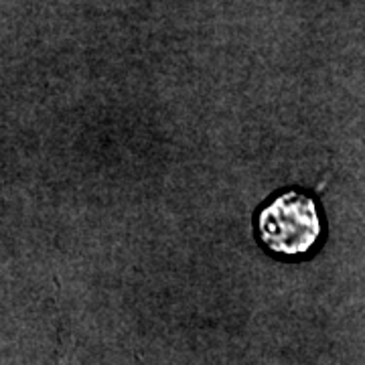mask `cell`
<instances>
[{"instance_id":"obj_1","label":"cell","mask_w":365,"mask_h":365,"mask_svg":"<svg viewBox=\"0 0 365 365\" xmlns=\"http://www.w3.org/2000/svg\"><path fill=\"white\" fill-rule=\"evenodd\" d=\"M258 234L266 248L280 256H302L317 246L323 222L313 197L284 191L258 215Z\"/></svg>"},{"instance_id":"obj_2","label":"cell","mask_w":365,"mask_h":365,"mask_svg":"<svg viewBox=\"0 0 365 365\" xmlns=\"http://www.w3.org/2000/svg\"><path fill=\"white\" fill-rule=\"evenodd\" d=\"M67 365H76V364H67Z\"/></svg>"}]
</instances>
